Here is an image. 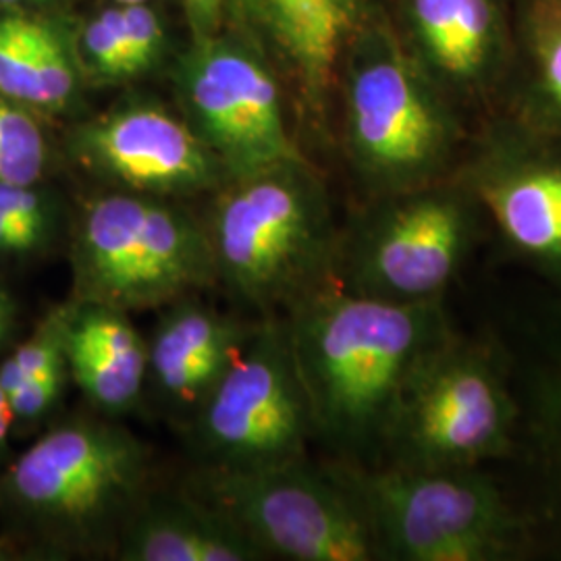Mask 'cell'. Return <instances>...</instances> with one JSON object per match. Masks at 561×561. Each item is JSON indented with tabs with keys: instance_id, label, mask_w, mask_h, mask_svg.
<instances>
[{
	"instance_id": "d590c367",
	"label": "cell",
	"mask_w": 561,
	"mask_h": 561,
	"mask_svg": "<svg viewBox=\"0 0 561 561\" xmlns=\"http://www.w3.org/2000/svg\"><path fill=\"white\" fill-rule=\"evenodd\" d=\"M0 341H2V340H0Z\"/></svg>"
},
{
	"instance_id": "44dd1931",
	"label": "cell",
	"mask_w": 561,
	"mask_h": 561,
	"mask_svg": "<svg viewBox=\"0 0 561 561\" xmlns=\"http://www.w3.org/2000/svg\"><path fill=\"white\" fill-rule=\"evenodd\" d=\"M65 319L67 306L53 310L36 333L21 343L11 358L0 364V387L4 396L13 393L23 382L69 377L65 354Z\"/></svg>"
},
{
	"instance_id": "cb8c5ba5",
	"label": "cell",
	"mask_w": 561,
	"mask_h": 561,
	"mask_svg": "<svg viewBox=\"0 0 561 561\" xmlns=\"http://www.w3.org/2000/svg\"><path fill=\"white\" fill-rule=\"evenodd\" d=\"M83 44L94 60V67L106 78L134 76L127 34L121 20V9H108L92 21L83 32Z\"/></svg>"
},
{
	"instance_id": "e0dca14e",
	"label": "cell",
	"mask_w": 561,
	"mask_h": 561,
	"mask_svg": "<svg viewBox=\"0 0 561 561\" xmlns=\"http://www.w3.org/2000/svg\"><path fill=\"white\" fill-rule=\"evenodd\" d=\"M262 21L298 81L304 108L324 119L343 50L364 20V0H256Z\"/></svg>"
},
{
	"instance_id": "e575fe53",
	"label": "cell",
	"mask_w": 561,
	"mask_h": 561,
	"mask_svg": "<svg viewBox=\"0 0 561 561\" xmlns=\"http://www.w3.org/2000/svg\"><path fill=\"white\" fill-rule=\"evenodd\" d=\"M0 2H20V0H0Z\"/></svg>"
},
{
	"instance_id": "5b68a950",
	"label": "cell",
	"mask_w": 561,
	"mask_h": 561,
	"mask_svg": "<svg viewBox=\"0 0 561 561\" xmlns=\"http://www.w3.org/2000/svg\"><path fill=\"white\" fill-rule=\"evenodd\" d=\"M345 90L350 157L381 198L454 178L468 131L456 102L385 32L364 38Z\"/></svg>"
},
{
	"instance_id": "f1b7e54d",
	"label": "cell",
	"mask_w": 561,
	"mask_h": 561,
	"mask_svg": "<svg viewBox=\"0 0 561 561\" xmlns=\"http://www.w3.org/2000/svg\"><path fill=\"white\" fill-rule=\"evenodd\" d=\"M44 248L38 238H34L30 231H25L18 222L11 221L0 210V254L2 256H25L32 252H38Z\"/></svg>"
},
{
	"instance_id": "ba28073f",
	"label": "cell",
	"mask_w": 561,
	"mask_h": 561,
	"mask_svg": "<svg viewBox=\"0 0 561 561\" xmlns=\"http://www.w3.org/2000/svg\"><path fill=\"white\" fill-rule=\"evenodd\" d=\"M482 221L479 204L456 178L381 196L340 236L333 277L377 300L442 301Z\"/></svg>"
},
{
	"instance_id": "2e32d148",
	"label": "cell",
	"mask_w": 561,
	"mask_h": 561,
	"mask_svg": "<svg viewBox=\"0 0 561 561\" xmlns=\"http://www.w3.org/2000/svg\"><path fill=\"white\" fill-rule=\"evenodd\" d=\"M69 377L106 416L138 405L148 381V341L119 308L71 301L65 319Z\"/></svg>"
},
{
	"instance_id": "d4e9b609",
	"label": "cell",
	"mask_w": 561,
	"mask_h": 561,
	"mask_svg": "<svg viewBox=\"0 0 561 561\" xmlns=\"http://www.w3.org/2000/svg\"><path fill=\"white\" fill-rule=\"evenodd\" d=\"M36 78L41 92V108L44 111H62L76 94V73L65 55L59 36L44 25L38 42V60Z\"/></svg>"
},
{
	"instance_id": "1f68e13d",
	"label": "cell",
	"mask_w": 561,
	"mask_h": 561,
	"mask_svg": "<svg viewBox=\"0 0 561 561\" xmlns=\"http://www.w3.org/2000/svg\"><path fill=\"white\" fill-rule=\"evenodd\" d=\"M13 424H15V416H13L11 405H2L0 408V447L9 439Z\"/></svg>"
},
{
	"instance_id": "484cf974",
	"label": "cell",
	"mask_w": 561,
	"mask_h": 561,
	"mask_svg": "<svg viewBox=\"0 0 561 561\" xmlns=\"http://www.w3.org/2000/svg\"><path fill=\"white\" fill-rule=\"evenodd\" d=\"M0 210L48 245L55 231V215L50 202L34 190V185L0 183Z\"/></svg>"
},
{
	"instance_id": "83f0119b",
	"label": "cell",
	"mask_w": 561,
	"mask_h": 561,
	"mask_svg": "<svg viewBox=\"0 0 561 561\" xmlns=\"http://www.w3.org/2000/svg\"><path fill=\"white\" fill-rule=\"evenodd\" d=\"M65 382L67 379H42L20 385L13 393L7 396L15 422L38 421L44 414H48L53 405L59 401Z\"/></svg>"
},
{
	"instance_id": "ffe728a7",
	"label": "cell",
	"mask_w": 561,
	"mask_h": 561,
	"mask_svg": "<svg viewBox=\"0 0 561 561\" xmlns=\"http://www.w3.org/2000/svg\"><path fill=\"white\" fill-rule=\"evenodd\" d=\"M41 125L18 102L0 96V183L36 185L46 169Z\"/></svg>"
},
{
	"instance_id": "8992f818",
	"label": "cell",
	"mask_w": 561,
	"mask_h": 561,
	"mask_svg": "<svg viewBox=\"0 0 561 561\" xmlns=\"http://www.w3.org/2000/svg\"><path fill=\"white\" fill-rule=\"evenodd\" d=\"M73 301L123 312L169 306L217 283L208 229L136 192H113L81 210L71 248Z\"/></svg>"
},
{
	"instance_id": "8fae6325",
	"label": "cell",
	"mask_w": 561,
	"mask_h": 561,
	"mask_svg": "<svg viewBox=\"0 0 561 561\" xmlns=\"http://www.w3.org/2000/svg\"><path fill=\"white\" fill-rule=\"evenodd\" d=\"M516 259L561 279V136L514 113L468 138L454 173Z\"/></svg>"
},
{
	"instance_id": "6da1fadb",
	"label": "cell",
	"mask_w": 561,
	"mask_h": 561,
	"mask_svg": "<svg viewBox=\"0 0 561 561\" xmlns=\"http://www.w3.org/2000/svg\"><path fill=\"white\" fill-rule=\"evenodd\" d=\"M287 312L283 322L317 439L329 443L340 461L381 463L408 382L454 333L443 300H377L329 277Z\"/></svg>"
},
{
	"instance_id": "d6a6232c",
	"label": "cell",
	"mask_w": 561,
	"mask_h": 561,
	"mask_svg": "<svg viewBox=\"0 0 561 561\" xmlns=\"http://www.w3.org/2000/svg\"><path fill=\"white\" fill-rule=\"evenodd\" d=\"M119 4H146V0H117Z\"/></svg>"
},
{
	"instance_id": "d6986e66",
	"label": "cell",
	"mask_w": 561,
	"mask_h": 561,
	"mask_svg": "<svg viewBox=\"0 0 561 561\" xmlns=\"http://www.w3.org/2000/svg\"><path fill=\"white\" fill-rule=\"evenodd\" d=\"M512 32L516 92L510 113L561 136V0H520Z\"/></svg>"
},
{
	"instance_id": "9a60e30c",
	"label": "cell",
	"mask_w": 561,
	"mask_h": 561,
	"mask_svg": "<svg viewBox=\"0 0 561 561\" xmlns=\"http://www.w3.org/2000/svg\"><path fill=\"white\" fill-rule=\"evenodd\" d=\"M254 329L192 296L173 301L148 341V379L173 408L198 412Z\"/></svg>"
},
{
	"instance_id": "f546056e",
	"label": "cell",
	"mask_w": 561,
	"mask_h": 561,
	"mask_svg": "<svg viewBox=\"0 0 561 561\" xmlns=\"http://www.w3.org/2000/svg\"><path fill=\"white\" fill-rule=\"evenodd\" d=\"M15 319V304L11 300V296L7 294V289H2L0 285V340H4L13 327Z\"/></svg>"
},
{
	"instance_id": "ac0fdd59",
	"label": "cell",
	"mask_w": 561,
	"mask_h": 561,
	"mask_svg": "<svg viewBox=\"0 0 561 561\" xmlns=\"http://www.w3.org/2000/svg\"><path fill=\"white\" fill-rule=\"evenodd\" d=\"M115 558L121 561H254L261 551L215 510L190 493L144 500L127 520Z\"/></svg>"
},
{
	"instance_id": "603a6c76",
	"label": "cell",
	"mask_w": 561,
	"mask_h": 561,
	"mask_svg": "<svg viewBox=\"0 0 561 561\" xmlns=\"http://www.w3.org/2000/svg\"><path fill=\"white\" fill-rule=\"evenodd\" d=\"M530 426L547 466L561 522V370H545L530 387Z\"/></svg>"
},
{
	"instance_id": "7a4b0ae2",
	"label": "cell",
	"mask_w": 561,
	"mask_h": 561,
	"mask_svg": "<svg viewBox=\"0 0 561 561\" xmlns=\"http://www.w3.org/2000/svg\"><path fill=\"white\" fill-rule=\"evenodd\" d=\"M148 479L150 454L134 433L76 419L21 454L0 479V505L59 553H115Z\"/></svg>"
},
{
	"instance_id": "4dcf8cb0",
	"label": "cell",
	"mask_w": 561,
	"mask_h": 561,
	"mask_svg": "<svg viewBox=\"0 0 561 561\" xmlns=\"http://www.w3.org/2000/svg\"><path fill=\"white\" fill-rule=\"evenodd\" d=\"M185 2L192 9V13L201 15L202 20H210L221 4V0H185Z\"/></svg>"
},
{
	"instance_id": "7c38bea8",
	"label": "cell",
	"mask_w": 561,
	"mask_h": 561,
	"mask_svg": "<svg viewBox=\"0 0 561 561\" xmlns=\"http://www.w3.org/2000/svg\"><path fill=\"white\" fill-rule=\"evenodd\" d=\"M181 90L194 131L233 180L306 161L291 138L279 85L259 60L225 44H204L183 65Z\"/></svg>"
},
{
	"instance_id": "7402d4cb",
	"label": "cell",
	"mask_w": 561,
	"mask_h": 561,
	"mask_svg": "<svg viewBox=\"0 0 561 561\" xmlns=\"http://www.w3.org/2000/svg\"><path fill=\"white\" fill-rule=\"evenodd\" d=\"M44 25L23 18L0 20V96L18 104L38 106L36 78L38 42Z\"/></svg>"
},
{
	"instance_id": "4316f807",
	"label": "cell",
	"mask_w": 561,
	"mask_h": 561,
	"mask_svg": "<svg viewBox=\"0 0 561 561\" xmlns=\"http://www.w3.org/2000/svg\"><path fill=\"white\" fill-rule=\"evenodd\" d=\"M119 9L123 27L127 34L131 69L136 76L148 69L161 50V23L154 11H150L146 4H123Z\"/></svg>"
},
{
	"instance_id": "4fadbf2b",
	"label": "cell",
	"mask_w": 561,
	"mask_h": 561,
	"mask_svg": "<svg viewBox=\"0 0 561 561\" xmlns=\"http://www.w3.org/2000/svg\"><path fill=\"white\" fill-rule=\"evenodd\" d=\"M73 148L88 169L146 196L202 192L225 173L187 123L152 104H134L83 125Z\"/></svg>"
},
{
	"instance_id": "30bf717a",
	"label": "cell",
	"mask_w": 561,
	"mask_h": 561,
	"mask_svg": "<svg viewBox=\"0 0 561 561\" xmlns=\"http://www.w3.org/2000/svg\"><path fill=\"white\" fill-rule=\"evenodd\" d=\"M196 439L210 466L306 458L317 433L285 322L254 329L240 358L198 408Z\"/></svg>"
},
{
	"instance_id": "9c48e42d",
	"label": "cell",
	"mask_w": 561,
	"mask_h": 561,
	"mask_svg": "<svg viewBox=\"0 0 561 561\" xmlns=\"http://www.w3.org/2000/svg\"><path fill=\"white\" fill-rule=\"evenodd\" d=\"M187 493L233 524L264 560H379L360 507L331 463H206Z\"/></svg>"
},
{
	"instance_id": "277c9868",
	"label": "cell",
	"mask_w": 561,
	"mask_h": 561,
	"mask_svg": "<svg viewBox=\"0 0 561 561\" xmlns=\"http://www.w3.org/2000/svg\"><path fill=\"white\" fill-rule=\"evenodd\" d=\"M206 229L217 280L259 310L287 308L333 277L340 233L306 161L236 180Z\"/></svg>"
},
{
	"instance_id": "52a82bcc",
	"label": "cell",
	"mask_w": 561,
	"mask_h": 561,
	"mask_svg": "<svg viewBox=\"0 0 561 561\" xmlns=\"http://www.w3.org/2000/svg\"><path fill=\"white\" fill-rule=\"evenodd\" d=\"M520 416L495 352L451 333L408 382L381 463L481 468L510 456Z\"/></svg>"
},
{
	"instance_id": "5bb4252c",
	"label": "cell",
	"mask_w": 561,
	"mask_h": 561,
	"mask_svg": "<svg viewBox=\"0 0 561 561\" xmlns=\"http://www.w3.org/2000/svg\"><path fill=\"white\" fill-rule=\"evenodd\" d=\"M410 55L460 108L507 83L514 32L503 0H405Z\"/></svg>"
},
{
	"instance_id": "3957f363",
	"label": "cell",
	"mask_w": 561,
	"mask_h": 561,
	"mask_svg": "<svg viewBox=\"0 0 561 561\" xmlns=\"http://www.w3.org/2000/svg\"><path fill=\"white\" fill-rule=\"evenodd\" d=\"M358 503L379 560L502 561L520 553L526 524L481 468L331 463Z\"/></svg>"
},
{
	"instance_id": "836d02e7",
	"label": "cell",
	"mask_w": 561,
	"mask_h": 561,
	"mask_svg": "<svg viewBox=\"0 0 561 561\" xmlns=\"http://www.w3.org/2000/svg\"><path fill=\"white\" fill-rule=\"evenodd\" d=\"M2 405H9V400H7V396H4V391H2V387H0V408Z\"/></svg>"
}]
</instances>
